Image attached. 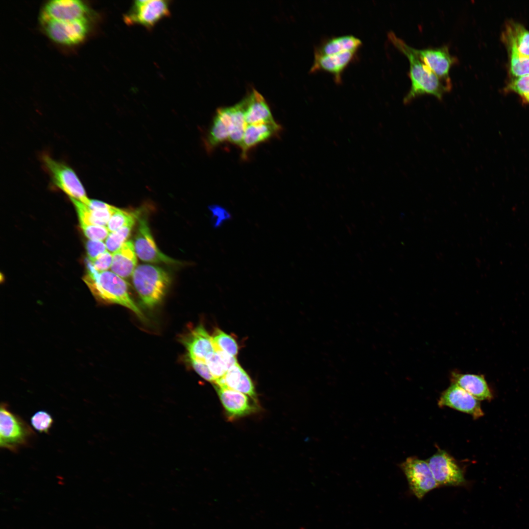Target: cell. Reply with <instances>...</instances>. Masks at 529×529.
I'll list each match as a JSON object with an SVG mask.
<instances>
[{"instance_id":"22","label":"cell","mask_w":529,"mask_h":529,"mask_svg":"<svg viewBox=\"0 0 529 529\" xmlns=\"http://www.w3.org/2000/svg\"><path fill=\"white\" fill-rule=\"evenodd\" d=\"M451 382L460 387L478 400H490L492 394L483 376L475 374L451 373Z\"/></svg>"},{"instance_id":"17","label":"cell","mask_w":529,"mask_h":529,"mask_svg":"<svg viewBox=\"0 0 529 529\" xmlns=\"http://www.w3.org/2000/svg\"><path fill=\"white\" fill-rule=\"evenodd\" d=\"M233 127L231 106L217 109L206 140L209 149L229 141Z\"/></svg>"},{"instance_id":"1","label":"cell","mask_w":529,"mask_h":529,"mask_svg":"<svg viewBox=\"0 0 529 529\" xmlns=\"http://www.w3.org/2000/svg\"><path fill=\"white\" fill-rule=\"evenodd\" d=\"M387 36L394 47L403 53L409 61V76L411 86L404 98V102L408 103L415 97L425 94L433 95L438 99H441L444 94L451 90L452 84L438 77L413 52L412 47L393 32H389Z\"/></svg>"},{"instance_id":"16","label":"cell","mask_w":529,"mask_h":529,"mask_svg":"<svg viewBox=\"0 0 529 529\" xmlns=\"http://www.w3.org/2000/svg\"><path fill=\"white\" fill-rule=\"evenodd\" d=\"M181 342L187 351L186 356L205 362L215 351L212 337L202 325L193 329L184 337Z\"/></svg>"},{"instance_id":"33","label":"cell","mask_w":529,"mask_h":529,"mask_svg":"<svg viewBox=\"0 0 529 529\" xmlns=\"http://www.w3.org/2000/svg\"><path fill=\"white\" fill-rule=\"evenodd\" d=\"M507 87L508 90L516 92L529 103V75L517 77Z\"/></svg>"},{"instance_id":"14","label":"cell","mask_w":529,"mask_h":529,"mask_svg":"<svg viewBox=\"0 0 529 529\" xmlns=\"http://www.w3.org/2000/svg\"><path fill=\"white\" fill-rule=\"evenodd\" d=\"M438 405L468 413L475 419L483 415L479 400L453 383L442 393Z\"/></svg>"},{"instance_id":"10","label":"cell","mask_w":529,"mask_h":529,"mask_svg":"<svg viewBox=\"0 0 529 529\" xmlns=\"http://www.w3.org/2000/svg\"><path fill=\"white\" fill-rule=\"evenodd\" d=\"M427 462L438 486H459L465 482L462 470L445 451L439 449Z\"/></svg>"},{"instance_id":"37","label":"cell","mask_w":529,"mask_h":529,"mask_svg":"<svg viewBox=\"0 0 529 529\" xmlns=\"http://www.w3.org/2000/svg\"><path fill=\"white\" fill-rule=\"evenodd\" d=\"M112 260V254L106 251L99 255L93 261H90L96 271L102 272L107 271L111 267Z\"/></svg>"},{"instance_id":"4","label":"cell","mask_w":529,"mask_h":529,"mask_svg":"<svg viewBox=\"0 0 529 529\" xmlns=\"http://www.w3.org/2000/svg\"><path fill=\"white\" fill-rule=\"evenodd\" d=\"M35 433L29 425L13 412L8 405L1 403L0 409V446L16 453L29 446Z\"/></svg>"},{"instance_id":"26","label":"cell","mask_w":529,"mask_h":529,"mask_svg":"<svg viewBox=\"0 0 529 529\" xmlns=\"http://www.w3.org/2000/svg\"><path fill=\"white\" fill-rule=\"evenodd\" d=\"M245 98L235 105L231 106L233 127L228 141L239 146L247 126L245 120Z\"/></svg>"},{"instance_id":"8","label":"cell","mask_w":529,"mask_h":529,"mask_svg":"<svg viewBox=\"0 0 529 529\" xmlns=\"http://www.w3.org/2000/svg\"><path fill=\"white\" fill-rule=\"evenodd\" d=\"M142 211L138 216V228L134 245L137 256L142 261L151 263L179 264L181 262L163 253L157 247L148 226L147 218Z\"/></svg>"},{"instance_id":"28","label":"cell","mask_w":529,"mask_h":529,"mask_svg":"<svg viewBox=\"0 0 529 529\" xmlns=\"http://www.w3.org/2000/svg\"><path fill=\"white\" fill-rule=\"evenodd\" d=\"M135 221L136 220L130 222L118 230L109 234L105 241V245L109 252L112 253L115 252L126 242Z\"/></svg>"},{"instance_id":"31","label":"cell","mask_w":529,"mask_h":529,"mask_svg":"<svg viewBox=\"0 0 529 529\" xmlns=\"http://www.w3.org/2000/svg\"><path fill=\"white\" fill-rule=\"evenodd\" d=\"M205 362L215 379L214 384L223 377L228 370L224 361L216 351L208 357Z\"/></svg>"},{"instance_id":"7","label":"cell","mask_w":529,"mask_h":529,"mask_svg":"<svg viewBox=\"0 0 529 529\" xmlns=\"http://www.w3.org/2000/svg\"><path fill=\"white\" fill-rule=\"evenodd\" d=\"M45 32L54 42L72 46L81 43L90 30L88 18L71 21L49 20L41 22Z\"/></svg>"},{"instance_id":"32","label":"cell","mask_w":529,"mask_h":529,"mask_svg":"<svg viewBox=\"0 0 529 529\" xmlns=\"http://www.w3.org/2000/svg\"><path fill=\"white\" fill-rule=\"evenodd\" d=\"M53 423V420L51 415L45 410L35 412L31 418L32 426L41 433H48Z\"/></svg>"},{"instance_id":"18","label":"cell","mask_w":529,"mask_h":529,"mask_svg":"<svg viewBox=\"0 0 529 529\" xmlns=\"http://www.w3.org/2000/svg\"><path fill=\"white\" fill-rule=\"evenodd\" d=\"M281 129V126L276 121L247 125L240 145L241 149V157L246 159L250 149L268 140Z\"/></svg>"},{"instance_id":"6","label":"cell","mask_w":529,"mask_h":529,"mask_svg":"<svg viewBox=\"0 0 529 529\" xmlns=\"http://www.w3.org/2000/svg\"><path fill=\"white\" fill-rule=\"evenodd\" d=\"M170 5L169 0H136L123 15V20L127 25H140L150 29L170 15Z\"/></svg>"},{"instance_id":"23","label":"cell","mask_w":529,"mask_h":529,"mask_svg":"<svg viewBox=\"0 0 529 529\" xmlns=\"http://www.w3.org/2000/svg\"><path fill=\"white\" fill-rule=\"evenodd\" d=\"M362 41L353 35L332 36L322 40L315 47L314 55H325L350 50H358L362 45Z\"/></svg>"},{"instance_id":"2","label":"cell","mask_w":529,"mask_h":529,"mask_svg":"<svg viewBox=\"0 0 529 529\" xmlns=\"http://www.w3.org/2000/svg\"><path fill=\"white\" fill-rule=\"evenodd\" d=\"M95 297L99 301L122 306L139 317L144 315L128 292L124 280L112 271L87 272L83 278Z\"/></svg>"},{"instance_id":"21","label":"cell","mask_w":529,"mask_h":529,"mask_svg":"<svg viewBox=\"0 0 529 529\" xmlns=\"http://www.w3.org/2000/svg\"><path fill=\"white\" fill-rule=\"evenodd\" d=\"M111 271L123 279L132 276L137 267V259L134 243L127 240L112 253Z\"/></svg>"},{"instance_id":"25","label":"cell","mask_w":529,"mask_h":529,"mask_svg":"<svg viewBox=\"0 0 529 529\" xmlns=\"http://www.w3.org/2000/svg\"><path fill=\"white\" fill-rule=\"evenodd\" d=\"M117 207L92 209L84 204L78 205L76 208L80 226L82 225H99L106 226Z\"/></svg>"},{"instance_id":"12","label":"cell","mask_w":529,"mask_h":529,"mask_svg":"<svg viewBox=\"0 0 529 529\" xmlns=\"http://www.w3.org/2000/svg\"><path fill=\"white\" fill-rule=\"evenodd\" d=\"M413 52L433 72L444 81L452 84L449 72L457 59L451 55L447 46L417 49Z\"/></svg>"},{"instance_id":"19","label":"cell","mask_w":529,"mask_h":529,"mask_svg":"<svg viewBox=\"0 0 529 529\" xmlns=\"http://www.w3.org/2000/svg\"><path fill=\"white\" fill-rule=\"evenodd\" d=\"M214 384L244 393L258 402L257 393L252 380L238 363L229 368L224 376L217 380Z\"/></svg>"},{"instance_id":"24","label":"cell","mask_w":529,"mask_h":529,"mask_svg":"<svg viewBox=\"0 0 529 529\" xmlns=\"http://www.w3.org/2000/svg\"><path fill=\"white\" fill-rule=\"evenodd\" d=\"M504 36L508 48H515L522 55L529 57V31L519 24L509 23Z\"/></svg>"},{"instance_id":"35","label":"cell","mask_w":529,"mask_h":529,"mask_svg":"<svg viewBox=\"0 0 529 529\" xmlns=\"http://www.w3.org/2000/svg\"><path fill=\"white\" fill-rule=\"evenodd\" d=\"M84 235L91 240L102 241L109 235V231L106 226L99 225L81 226Z\"/></svg>"},{"instance_id":"5","label":"cell","mask_w":529,"mask_h":529,"mask_svg":"<svg viewBox=\"0 0 529 529\" xmlns=\"http://www.w3.org/2000/svg\"><path fill=\"white\" fill-rule=\"evenodd\" d=\"M42 161L51 177L53 184L70 198L89 205L90 199L74 171L63 162L53 159L48 154H44Z\"/></svg>"},{"instance_id":"9","label":"cell","mask_w":529,"mask_h":529,"mask_svg":"<svg viewBox=\"0 0 529 529\" xmlns=\"http://www.w3.org/2000/svg\"><path fill=\"white\" fill-rule=\"evenodd\" d=\"M409 488L418 499L438 486L427 462L416 457H410L400 464Z\"/></svg>"},{"instance_id":"27","label":"cell","mask_w":529,"mask_h":529,"mask_svg":"<svg viewBox=\"0 0 529 529\" xmlns=\"http://www.w3.org/2000/svg\"><path fill=\"white\" fill-rule=\"evenodd\" d=\"M212 337L215 351H222L236 357L239 348L234 338L219 329L215 330Z\"/></svg>"},{"instance_id":"20","label":"cell","mask_w":529,"mask_h":529,"mask_svg":"<svg viewBox=\"0 0 529 529\" xmlns=\"http://www.w3.org/2000/svg\"><path fill=\"white\" fill-rule=\"evenodd\" d=\"M245 99V120L247 125L275 121L266 100L257 90H253Z\"/></svg>"},{"instance_id":"29","label":"cell","mask_w":529,"mask_h":529,"mask_svg":"<svg viewBox=\"0 0 529 529\" xmlns=\"http://www.w3.org/2000/svg\"><path fill=\"white\" fill-rule=\"evenodd\" d=\"M141 211L138 210L130 212L117 208L107 225L109 232L115 231L130 222L135 221Z\"/></svg>"},{"instance_id":"3","label":"cell","mask_w":529,"mask_h":529,"mask_svg":"<svg viewBox=\"0 0 529 529\" xmlns=\"http://www.w3.org/2000/svg\"><path fill=\"white\" fill-rule=\"evenodd\" d=\"M132 277L142 304L149 309L162 301L171 284V278L167 271L148 264L137 266Z\"/></svg>"},{"instance_id":"13","label":"cell","mask_w":529,"mask_h":529,"mask_svg":"<svg viewBox=\"0 0 529 529\" xmlns=\"http://www.w3.org/2000/svg\"><path fill=\"white\" fill-rule=\"evenodd\" d=\"M90 10L87 5L79 0H52L43 6L40 21L49 20L71 21L88 18Z\"/></svg>"},{"instance_id":"38","label":"cell","mask_w":529,"mask_h":529,"mask_svg":"<svg viewBox=\"0 0 529 529\" xmlns=\"http://www.w3.org/2000/svg\"><path fill=\"white\" fill-rule=\"evenodd\" d=\"M88 259L92 261L97 256L106 251V246L102 241L89 240L86 243Z\"/></svg>"},{"instance_id":"30","label":"cell","mask_w":529,"mask_h":529,"mask_svg":"<svg viewBox=\"0 0 529 529\" xmlns=\"http://www.w3.org/2000/svg\"><path fill=\"white\" fill-rule=\"evenodd\" d=\"M510 55V71L516 77L529 75V57L522 55L517 50L508 48Z\"/></svg>"},{"instance_id":"34","label":"cell","mask_w":529,"mask_h":529,"mask_svg":"<svg viewBox=\"0 0 529 529\" xmlns=\"http://www.w3.org/2000/svg\"><path fill=\"white\" fill-rule=\"evenodd\" d=\"M211 213V220L213 226L215 228L221 226L225 222L231 219V214L224 207L213 204L209 206Z\"/></svg>"},{"instance_id":"15","label":"cell","mask_w":529,"mask_h":529,"mask_svg":"<svg viewBox=\"0 0 529 529\" xmlns=\"http://www.w3.org/2000/svg\"><path fill=\"white\" fill-rule=\"evenodd\" d=\"M358 50H350L330 55H314L310 73L318 71L329 72L337 84L342 82V75L349 65L357 58Z\"/></svg>"},{"instance_id":"36","label":"cell","mask_w":529,"mask_h":529,"mask_svg":"<svg viewBox=\"0 0 529 529\" xmlns=\"http://www.w3.org/2000/svg\"><path fill=\"white\" fill-rule=\"evenodd\" d=\"M186 360L202 378L214 384L215 379L205 361L192 359L187 356H186Z\"/></svg>"},{"instance_id":"11","label":"cell","mask_w":529,"mask_h":529,"mask_svg":"<svg viewBox=\"0 0 529 529\" xmlns=\"http://www.w3.org/2000/svg\"><path fill=\"white\" fill-rule=\"evenodd\" d=\"M215 388L228 419L235 420L259 411L258 402L249 396L216 385Z\"/></svg>"}]
</instances>
